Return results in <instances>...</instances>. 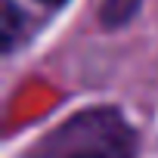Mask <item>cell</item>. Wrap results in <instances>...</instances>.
Wrapping results in <instances>:
<instances>
[{
    "instance_id": "obj_4",
    "label": "cell",
    "mask_w": 158,
    "mask_h": 158,
    "mask_svg": "<svg viewBox=\"0 0 158 158\" xmlns=\"http://www.w3.org/2000/svg\"><path fill=\"white\" fill-rule=\"evenodd\" d=\"M37 3H44V6H62L65 0H37Z\"/></svg>"
},
{
    "instance_id": "obj_1",
    "label": "cell",
    "mask_w": 158,
    "mask_h": 158,
    "mask_svg": "<svg viewBox=\"0 0 158 158\" xmlns=\"http://www.w3.org/2000/svg\"><path fill=\"white\" fill-rule=\"evenodd\" d=\"M136 130L112 106H93L53 127L31 158H133Z\"/></svg>"
},
{
    "instance_id": "obj_3",
    "label": "cell",
    "mask_w": 158,
    "mask_h": 158,
    "mask_svg": "<svg viewBox=\"0 0 158 158\" xmlns=\"http://www.w3.org/2000/svg\"><path fill=\"white\" fill-rule=\"evenodd\" d=\"M16 34H19V13L6 0V3H3V50L6 53L16 47Z\"/></svg>"
},
{
    "instance_id": "obj_2",
    "label": "cell",
    "mask_w": 158,
    "mask_h": 158,
    "mask_svg": "<svg viewBox=\"0 0 158 158\" xmlns=\"http://www.w3.org/2000/svg\"><path fill=\"white\" fill-rule=\"evenodd\" d=\"M136 10H139V0H102L99 22L106 28H121L136 16Z\"/></svg>"
}]
</instances>
